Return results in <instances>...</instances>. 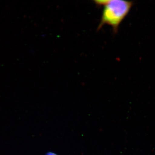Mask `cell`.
<instances>
[{"mask_svg": "<svg viewBox=\"0 0 155 155\" xmlns=\"http://www.w3.org/2000/svg\"><path fill=\"white\" fill-rule=\"evenodd\" d=\"M97 6L103 7L102 14L97 31L107 25L111 26L115 33L119 25L127 16L133 5V2L119 0L94 1Z\"/></svg>", "mask_w": 155, "mask_h": 155, "instance_id": "obj_1", "label": "cell"}, {"mask_svg": "<svg viewBox=\"0 0 155 155\" xmlns=\"http://www.w3.org/2000/svg\"><path fill=\"white\" fill-rule=\"evenodd\" d=\"M46 155H58L55 153L53 152H49Z\"/></svg>", "mask_w": 155, "mask_h": 155, "instance_id": "obj_2", "label": "cell"}]
</instances>
